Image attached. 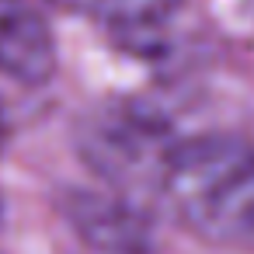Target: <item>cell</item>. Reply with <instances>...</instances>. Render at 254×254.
<instances>
[{"mask_svg": "<svg viewBox=\"0 0 254 254\" xmlns=\"http://www.w3.org/2000/svg\"><path fill=\"white\" fill-rule=\"evenodd\" d=\"M160 202L198 240L254 251V146L226 132L178 139L167 157Z\"/></svg>", "mask_w": 254, "mask_h": 254, "instance_id": "6da1fadb", "label": "cell"}, {"mask_svg": "<svg viewBox=\"0 0 254 254\" xmlns=\"http://www.w3.org/2000/svg\"><path fill=\"white\" fill-rule=\"evenodd\" d=\"M178 136L146 105L136 101H108L87 112L77 129V146L87 167L129 202L160 198L167 157Z\"/></svg>", "mask_w": 254, "mask_h": 254, "instance_id": "7a4b0ae2", "label": "cell"}, {"mask_svg": "<svg viewBox=\"0 0 254 254\" xmlns=\"http://www.w3.org/2000/svg\"><path fill=\"white\" fill-rule=\"evenodd\" d=\"M63 216L94 254H153L150 216L119 191L70 188Z\"/></svg>", "mask_w": 254, "mask_h": 254, "instance_id": "3957f363", "label": "cell"}, {"mask_svg": "<svg viewBox=\"0 0 254 254\" xmlns=\"http://www.w3.org/2000/svg\"><path fill=\"white\" fill-rule=\"evenodd\" d=\"M56 70V39L32 0H0V73L18 84H46Z\"/></svg>", "mask_w": 254, "mask_h": 254, "instance_id": "277c9868", "label": "cell"}, {"mask_svg": "<svg viewBox=\"0 0 254 254\" xmlns=\"http://www.w3.org/2000/svg\"><path fill=\"white\" fill-rule=\"evenodd\" d=\"M70 4L101 18L112 32H119L129 46L139 49L160 46L178 11V0H70Z\"/></svg>", "mask_w": 254, "mask_h": 254, "instance_id": "5b68a950", "label": "cell"}, {"mask_svg": "<svg viewBox=\"0 0 254 254\" xmlns=\"http://www.w3.org/2000/svg\"><path fill=\"white\" fill-rule=\"evenodd\" d=\"M4 143H7V119H4V108H0V153H4Z\"/></svg>", "mask_w": 254, "mask_h": 254, "instance_id": "8992f818", "label": "cell"}]
</instances>
